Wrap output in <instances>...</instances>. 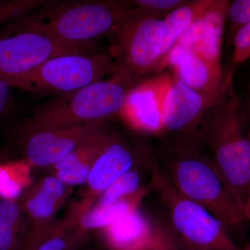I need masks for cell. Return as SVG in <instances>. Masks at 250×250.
Returning a JSON list of instances; mask_svg holds the SVG:
<instances>
[{
    "label": "cell",
    "instance_id": "cell-1",
    "mask_svg": "<svg viewBox=\"0 0 250 250\" xmlns=\"http://www.w3.org/2000/svg\"><path fill=\"white\" fill-rule=\"evenodd\" d=\"M156 153L179 191L208 210L228 232L243 228L247 220L241 204L211 157L195 145L180 143H169Z\"/></svg>",
    "mask_w": 250,
    "mask_h": 250
},
{
    "label": "cell",
    "instance_id": "cell-2",
    "mask_svg": "<svg viewBox=\"0 0 250 250\" xmlns=\"http://www.w3.org/2000/svg\"><path fill=\"white\" fill-rule=\"evenodd\" d=\"M233 79L232 74H225L221 93L204 122L200 142L209 147L211 159L243 208L250 188V131Z\"/></svg>",
    "mask_w": 250,
    "mask_h": 250
},
{
    "label": "cell",
    "instance_id": "cell-3",
    "mask_svg": "<svg viewBox=\"0 0 250 250\" xmlns=\"http://www.w3.org/2000/svg\"><path fill=\"white\" fill-rule=\"evenodd\" d=\"M137 82L117 72L111 78L58 95L36 108L18 125L16 136L43 130L105 124L120 116L130 89Z\"/></svg>",
    "mask_w": 250,
    "mask_h": 250
},
{
    "label": "cell",
    "instance_id": "cell-4",
    "mask_svg": "<svg viewBox=\"0 0 250 250\" xmlns=\"http://www.w3.org/2000/svg\"><path fill=\"white\" fill-rule=\"evenodd\" d=\"M132 8L128 1H71L44 6L14 22L61 42L91 44L98 38L114 35Z\"/></svg>",
    "mask_w": 250,
    "mask_h": 250
},
{
    "label": "cell",
    "instance_id": "cell-5",
    "mask_svg": "<svg viewBox=\"0 0 250 250\" xmlns=\"http://www.w3.org/2000/svg\"><path fill=\"white\" fill-rule=\"evenodd\" d=\"M143 165L169 213L174 231L183 241L207 250H238L221 222L179 191L161 166L155 149L138 143Z\"/></svg>",
    "mask_w": 250,
    "mask_h": 250
},
{
    "label": "cell",
    "instance_id": "cell-6",
    "mask_svg": "<svg viewBox=\"0 0 250 250\" xmlns=\"http://www.w3.org/2000/svg\"><path fill=\"white\" fill-rule=\"evenodd\" d=\"M117 72L116 62L109 54H66L4 81L11 86L31 93L58 95L80 90Z\"/></svg>",
    "mask_w": 250,
    "mask_h": 250
},
{
    "label": "cell",
    "instance_id": "cell-7",
    "mask_svg": "<svg viewBox=\"0 0 250 250\" xmlns=\"http://www.w3.org/2000/svg\"><path fill=\"white\" fill-rule=\"evenodd\" d=\"M112 38L109 55L116 62L118 73L138 82L160 69L164 42L161 18L147 16L133 6Z\"/></svg>",
    "mask_w": 250,
    "mask_h": 250
},
{
    "label": "cell",
    "instance_id": "cell-8",
    "mask_svg": "<svg viewBox=\"0 0 250 250\" xmlns=\"http://www.w3.org/2000/svg\"><path fill=\"white\" fill-rule=\"evenodd\" d=\"M95 43L71 44L23 29L14 21L0 34V79L19 76L54 57L95 53Z\"/></svg>",
    "mask_w": 250,
    "mask_h": 250
},
{
    "label": "cell",
    "instance_id": "cell-9",
    "mask_svg": "<svg viewBox=\"0 0 250 250\" xmlns=\"http://www.w3.org/2000/svg\"><path fill=\"white\" fill-rule=\"evenodd\" d=\"M139 164L143 165V162L137 143L131 146L118 133L112 131L88 174L83 199L67 215V220L77 226L79 220L93 207L111 184Z\"/></svg>",
    "mask_w": 250,
    "mask_h": 250
},
{
    "label": "cell",
    "instance_id": "cell-10",
    "mask_svg": "<svg viewBox=\"0 0 250 250\" xmlns=\"http://www.w3.org/2000/svg\"><path fill=\"white\" fill-rule=\"evenodd\" d=\"M212 106L200 93L172 76L163 103L161 134L172 138L170 143L197 146Z\"/></svg>",
    "mask_w": 250,
    "mask_h": 250
},
{
    "label": "cell",
    "instance_id": "cell-11",
    "mask_svg": "<svg viewBox=\"0 0 250 250\" xmlns=\"http://www.w3.org/2000/svg\"><path fill=\"white\" fill-rule=\"evenodd\" d=\"M71 187L54 174L43 176L18 200L26 218L27 231L18 250H33L55 228L56 215L66 202Z\"/></svg>",
    "mask_w": 250,
    "mask_h": 250
},
{
    "label": "cell",
    "instance_id": "cell-12",
    "mask_svg": "<svg viewBox=\"0 0 250 250\" xmlns=\"http://www.w3.org/2000/svg\"><path fill=\"white\" fill-rule=\"evenodd\" d=\"M104 125L89 124L43 130L17 137L29 164L37 167H52Z\"/></svg>",
    "mask_w": 250,
    "mask_h": 250
},
{
    "label": "cell",
    "instance_id": "cell-13",
    "mask_svg": "<svg viewBox=\"0 0 250 250\" xmlns=\"http://www.w3.org/2000/svg\"><path fill=\"white\" fill-rule=\"evenodd\" d=\"M172 76L143 79L130 89L120 117L134 129L161 134L163 103Z\"/></svg>",
    "mask_w": 250,
    "mask_h": 250
},
{
    "label": "cell",
    "instance_id": "cell-14",
    "mask_svg": "<svg viewBox=\"0 0 250 250\" xmlns=\"http://www.w3.org/2000/svg\"><path fill=\"white\" fill-rule=\"evenodd\" d=\"M170 67L173 76L215 104L225 82L223 67L215 66L200 56L176 44L164 59L160 70Z\"/></svg>",
    "mask_w": 250,
    "mask_h": 250
},
{
    "label": "cell",
    "instance_id": "cell-15",
    "mask_svg": "<svg viewBox=\"0 0 250 250\" xmlns=\"http://www.w3.org/2000/svg\"><path fill=\"white\" fill-rule=\"evenodd\" d=\"M229 1L212 0L210 6L189 26L176 44L215 66L222 67V45Z\"/></svg>",
    "mask_w": 250,
    "mask_h": 250
},
{
    "label": "cell",
    "instance_id": "cell-16",
    "mask_svg": "<svg viewBox=\"0 0 250 250\" xmlns=\"http://www.w3.org/2000/svg\"><path fill=\"white\" fill-rule=\"evenodd\" d=\"M112 130L100 126L84 142L52 166L54 175L68 187L85 184L94 163L103 151Z\"/></svg>",
    "mask_w": 250,
    "mask_h": 250
},
{
    "label": "cell",
    "instance_id": "cell-17",
    "mask_svg": "<svg viewBox=\"0 0 250 250\" xmlns=\"http://www.w3.org/2000/svg\"><path fill=\"white\" fill-rule=\"evenodd\" d=\"M104 229L115 250H147L153 226L136 209Z\"/></svg>",
    "mask_w": 250,
    "mask_h": 250
},
{
    "label": "cell",
    "instance_id": "cell-18",
    "mask_svg": "<svg viewBox=\"0 0 250 250\" xmlns=\"http://www.w3.org/2000/svg\"><path fill=\"white\" fill-rule=\"evenodd\" d=\"M211 2L212 0L188 1L163 18L164 42L161 64L189 26L203 14Z\"/></svg>",
    "mask_w": 250,
    "mask_h": 250
},
{
    "label": "cell",
    "instance_id": "cell-19",
    "mask_svg": "<svg viewBox=\"0 0 250 250\" xmlns=\"http://www.w3.org/2000/svg\"><path fill=\"white\" fill-rule=\"evenodd\" d=\"M27 227L18 200L0 197V250H19Z\"/></svg>",
    "mask_w": 250,
    "mask_h": 250
},
{
    "label": "cell",
    "instance_id": "cell-20",
    "mask_svg": "<svg viewBox=\"0 0 250 250\" xmlns=\"http://www.w3.org/2000/svg\"><path fill=\"white\" fill-rule=\"evenodd\" d=\"M147 192L146 189L134 196L125 199L106 207H93L79 220L76 228L86 233L93 229H105L127 215L138 209L141 199Z\"/></svg>",
    "mask_w": 250,
    "mask_h": 250
},
{
    "label": "cell",
    "instance_id": "cell-21",
    "mask_svg": "<svg viewBox=\"0 0 250 250\" xmlns=\"http://www.w3.org/2000/svg\"><path fill=\"white\" fill-rule=\"evenodd\" d=\"M86 238V233L73 228L66 220L59 222L55 228L39 242L33 250H77Z\"/></svg>",
    "mask_w": 250,
    "mask_h": 250
},
{
    "label": "cell",
    "instance_id": "cell-22",
    "mask_svg": "<svg viewBox=\"0 0 250 250\" xmlns=\"http://www.w3.org/2000/svg\"><path fill=\"white\" fill-rule=\"evenodd\" d=\"M141 177L139 172L135 168L131 169L112 183L99 197L93 207H108L125 199L134 196L144 189L141 188Z\"/></svg>",
    "mask_w": 250,
    "mask_h": 250
},
{
    "label": "cell",
    "instance_id": "cell-23",
    "mask_svg": "<svg viewBox=\"0 0 250 250\" xmlns=\"http://www.w3.org/2000/svg\"><path fill=\"white\" fill-rule=\"evenodd\" d=\"M49 3L43 0L0 1V26L42 9Z\"/></svg>",
    "mask_w": 250,
    "mask_h": 250
},
{
    "label": "cell",
    "instance_id": "cell-24",
    "mask_svg": "<svg viewBox=\"0 0 250 250\" xmlns=\"http://www.w3.org/2000/svg\"><path fill=\"white\" fill-rule=\"evenodd\" d=\"M250 22V0L229 1L226 19L228 25V42L231 43L237 31Z\"/></svg>",
    "mask_w": 250,
    "mask_h": 250
},
{
    "label": "cell",
    "instance_id": "cell-25",
    "mask_svg": "<svg viewBox=\"0 0 250 250\" xmlns=\"http://www.w3.org/2000/svg\"><path fill=\"white\" fill-rule=\"evenodd\" d=\"M231 44L233 46V57L227 73L234 75L237 68L250 59V22L237 31Z\"/></svg>",
    "mask_w": 250,
    "mask_h": 250
},
{
    "label": "cell",
    "instance_id": "cell-26",
    "mask_svg": "<svg viewBox=\"0 0 250 250\" xmlns=\"http://www.w3.org/2000/svg\"><path fill=\"white\" fill-rule=\"evenodd\" d=\"M147 16L163 19L173 10L185 4L186 0H136L128 1Z\"/></svg>",
    "mask_w": 250,
    "mask_h": 250
},
{
    "label": "cell",
    "instance_id": "cell-27",
    "mask_svg": "<svg viewBox=\"0 0 250 250\" xmlns=\"http://www.w3.org/2000/svg\"><path fill=\"white\" fill-rule=\"evenodd\" d=\"M147 250H182V248L174 229L164 224H156L153 226L152 236Z\"/></svg>",
    "mask_w": 250,
    "mask_h": 250
},
{
    "label": "cell",
    "instance_id": "cell-28",
    "mask_svg": "<svg viewBox=\"0 0 250 250\" xmlns=\"http://www.w3.org/2000/svg\"><path fill=\"white\" fill-rule=\"evenodd\" d=\"M12 88L7 82L0 79V118L7 114L12 107Z\"/></svg>",
    "mask_w": 250,
    "mask_h": 250
},
{
    "label": "cell",
    "instance_id": "cell-29",
    "mask_svg": "<svg viewBox=\"0 0 250 250\" xmlns=\"http://www.w3.org/2000/svg\"><path fill=\"white\" fill-rule=\"evenodd\" d=\"M243 109L247 125L250 131V85L246 98L243 99Z\"/></svg>",
    "mask_w": 250,
    "mask_h": 250
},
{
    "label": "cell",
    "instance_id": "cell-30",
    "mask_svg": "<svg viewBox=\"0 0 250 250\" xmlns=\"http://www.w3.org/2000/svg\"><path fill=\"white\" fill-rule=\"evenodd\" d=\"M243 210L246 220H250V188L246 202H245L244 205H243Z\"/></svg>",
    "mask_w": 250,
    "mask_h": 250
},
{
    "label": "cell",
    "instance_id": "cell-31",
    "mask_svg": "<svg viewBox=\"0 0 250 250\" xmlns=\"http://www.w3.org/2000/svg\"><path fill=\"white\" fill-rule=\"evenodd\" d=\"M179 240H180V244L182 250H207L203 249V248H198V247L192 246V245L190 244V243L183 241V240L181 238H179Z\"/></svg>",
    "mask_w": 250,
    "mask_h": 250
},
{
    "label": "cell",
    "instance_id": "cell-32",
    "mask_svg": "<svg viewBox=\"0 0 250 250\" xmlns=\"http://www.w3.org/2000/svg\"><path fill=\"white\" fill-rule=\"evenodd\" d=\"M242 250H250V245H248V246H247L246 248H244V249Z\"/></svg>",
    "mask_w": 250,
    "mask_h": 250
}]
</instances>
